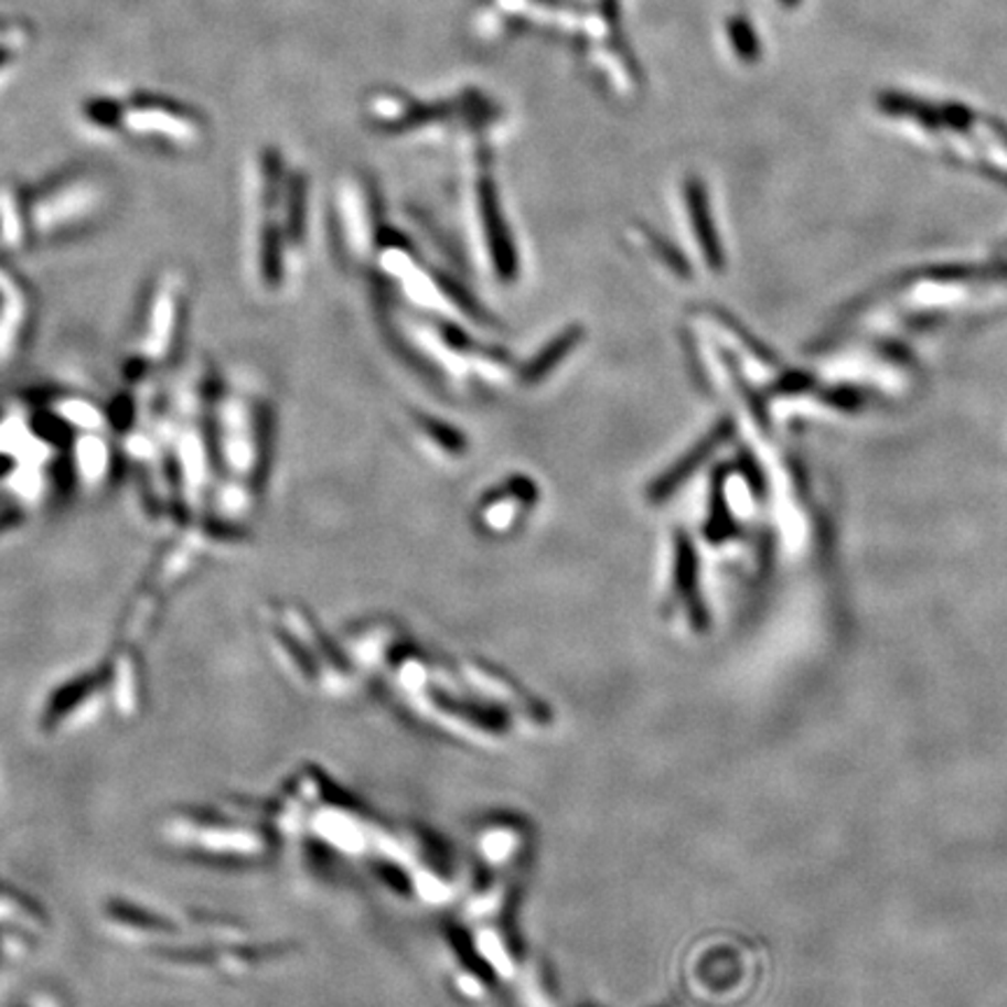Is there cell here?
<instances>
[{
  "label": "cell",
  "instance_id": "obj_1",
  "mask_svg": "<svg viewBox=\"0 0 1007 1007\" xmlns=\"http://www.w3.org/2000/svg\"><path fill=\"white\" fill-rule=\"evenodd\" d=\"M190 282L178 269L161 271L148 287L131 324L121 360V381L129 393H140L169 374L188 332Z\"/></svg>",
  "mask_w": 1007,
  "mask_h": 1007
},
{
  "label": "cell",
  "instance_id": "obj_2",
  "mask_svg": "<svg viewBox=\"0 0 1007 1007\" xmlns=\"http://www.w3.org/2000/svg\"><path fill=\"white\" fill-rule=\"evenodd\" d=\"M29 250L56 245L92 229L106 213L98 184L82 175H61L40 190H22Z\"/></svg>",
  "mask_w": 1007,
  "mask_h": 1007
},
{
  "label": "cell",
  "instance_id": "obj_3",
  "mask_svg": "<svg viewBox=\"0 0 1007 1007\" xmlns=\"http://www.w3.org/2000/svg\"><path fill=\"white\" fill-rule=\"evenodd\" d=\"M38 320V301L26 278L0 259V368L24 355Z\"/></svg>",
  "mask_w": 1007,
  "mask_h": 1007
},
{
  "label": "cell",
  "instance_id": "obj_4",
  "mask_svg": "<svg viewBox=\"0 0 1007 1007\" xmlns=\"http://www.w3.org/2000/svg\"><path fill=\"white\" fill-rule=\"evenodd\" d=\"M117 129H131L140 138H150L169 146H192L201 138V121L178 103L157 96H138L129 106H121Z\"/></svg>",
  "mask_w": 1007,
  "mask_h": 1007
},
{
  "label": "cell",
  "instance_id": "obj_5",
  "mask_svg": "<svg viewBox=\"0 0 1007 1007\" xmlns=\"http://www.w3.org/2000/svg\"><path fill=\"white\" fill-rule=\"evenodd\" d=\"M22 521H24L22 513H17L14 508H8L6 504H0V534H3L6 529H10V527H17Z\"/></svg>",
  "mask_w": 1007,
  "mask_h": 1007
},
{
  "label": "cell",
  "instance_id": "obj_6",
  "mask_svg": "<svg viewBox=\"0 0 1007 1007\" xmlns=\"http://www.w3.org/2000/svg\"><path fill=\"white\" fill-rule=\"evenodd\" d=\"M8 58H10V50L6 47H0V68H3L8 64Z\"/></svg>",
  "mask_w": 1007,
  "mask_h": 1007
}]
</instances>
